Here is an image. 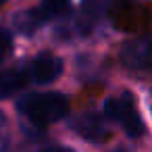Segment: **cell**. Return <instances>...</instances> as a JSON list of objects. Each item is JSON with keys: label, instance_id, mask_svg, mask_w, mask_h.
Here are the masks:
<instances>
[{"label": "cell", "instance_id": "cell-12", "mask_svg": "<svg viewBox=\"0 0 152 152\" xmlns=\"http://www.w3.org/2000/svg\"><path fill=\"white\" fill-rule=\"evenodd\" d=\"M4 123H7V119H4L2 113H0V133H2V129H4Z\"/></svg>", "mask_w": 152, "mask_h": 152}, {"label": "cell", "instance_id": "cell-10", "mask_svg": "<svg viewBox=\"0 0 152 152\" xmlns=\"http://www.w3.org/2000/svg\"><path fill=\"white\" fill-rule=\"evenodd\" d=\"M40 152H75L73 148H67V146H50V148H44Z\"/></svg>", "mask_w": 152, "mask_h": 152}, {"label": "cell", "instance_id": "cell-1", "mask_svg": "<svg viewBox=\"0 0 152 152\" xmlns=\"http://www.w3.org/2000/svg\"><path fill=\"white\" fill-rule=\"evenodd\" d=\"M17 110L36 127L52 125L67 117L69 113V98L58 92L46 94H27L17 100Z\"/></svg>", "mask_w": 152, "mask_h": 152}, {"label": "cell", "instance_id": "cell-3", "mask_svg": "<svg viewBox=\"0 0 152 152\" xmlns=\"http://www.w3.org/2000/svg\"><path fill=\"white\" fill-rule=\"evenodd\" d=\"M121 63L133 71H152V34L127 42L121 48Z\"/></svg>", "mask_w": 152, "mask_h": 152}, {"label": "cell", "instance_id": "cell-13", "mask_svg": "<svg viewBox=\"0 0 152 152\" xmlns=\"http://www.w3.org/2000/svg\"><path fill=\"white\" fill-rule=\"evenodd\" d=\"M4 2H7V0H0V4H4Z\"/></svg>", "mask_w": 152, "mask_h": 152}, {"label": "cell", "instance_id": "cell-8", "mask_svg": "<svg viewBox=\"0 0 152 152\" xmlns=\"http://www.w3.org/2000/svg\"><path fill=\"white\" fill-rule=\"evenodd\" d=\"M113 2H117V0H81V4H83L86 13L92 15V17H98V15L106 13L108 7H110Z\"/></svg>", "mask_w": 152, "mask_h": 152}, {"label": "cell", "instance_id": "cell-5", "mask_svg": "<svg viewBox=\"0 0 152 152\" xmlns=\"http://www.w3.org/2000/svg\"><path fill=\"white\" fill-rule=\"evenodd\" d=\"M29 71H31V79L36 83H52L56 77H61L63 73V61L52 54V52H40L31 63H29Z\"/></svg>", "mask_w": 152, "mask_h": 152}, {"label": "cell", "instance_id": "cell-4", "mask_svg": "<svg viewBox=\"0 0 152 152\" xmlns=\"http://www.w3.org/2000/svg\"><path fill=\"white\" fill-rule=\"evenodd\" d=\"M69 127L79 133L83 140L92 142V144H104L110 137V129L108 125L102 121V117H98L96 113H83L79 117H75L73 121H69Z\"/></svg>", "mask_w": 152, "mask_h": 152}, {"label": "cell", "instance_id": "cell-7", "mask_svg": "<svg viewBox=\"0 0 152 152\" xmlns=\"http://www.w3.org/2000/svg\"><path fill=\"white\" fill-rule=\"evenodd\" d=\"M71 11V0H42L40 7L34 9L38 21L44 25L46 21H52L56 17H63Z\"/></svg>", "mask_w": 152, "mask_h": 152}, {"label": "cell", "instance_id": "cell-9", "mask_svg": "<svg viewBox=\"0 0 152 152\" xmlns=\"http://www.w3.org/2000/svg\"><path fill=\"white\" fill-rule=\"evenodd\" d=\"M13 52V36L0 27V63H2L9 54Z\"/></svg>", "mask_w": 152, "mask_h": 152}, {"label": "cell", "instance_id": "cell-2", "mask_svg": "<svg viewBox=\"0 0 152 152\" xmlns=\"http://www.w3.org/2000/svg\"><path fill=\"white\" fill-rule=\"evenodd\" d=\"M104 117L108 121H117L129 137H142L146 133V125H144L140 113L135 110V102L129 92L108 98L104 102Z\"/></svg>", "mask_w": 152, "mask_h": 152}, {"label": "cell", "instance_id": "cell-11", "mask_svg": "<svg viewBox=\"0 0 152 152\" xmlns=\"http://www.w3.org/2000/svg\"><path fill=\"white\" fill-rule=\"evenodd\" d=\"M113 152H133V148H127V146H119V148H115Z\"/></svg>", "mask_w": 152, "mask_h": 152}, {"label": "cell", "instance_id": "cell-6", "mask_svg": "<svg viewBox=\"0 0 152 152\" xmlns=\"http://www.w3.org/2000/svg\"><path fill=\"white\" fill-rule=\"evenodd\" d=\"M29 79H31L29 65L27 67H15V69L0 71V98L13 96L15 92H19L21 88H25Z\"/></svg>", "mask_w": 152, "mask_h": 152}]
</instances>
